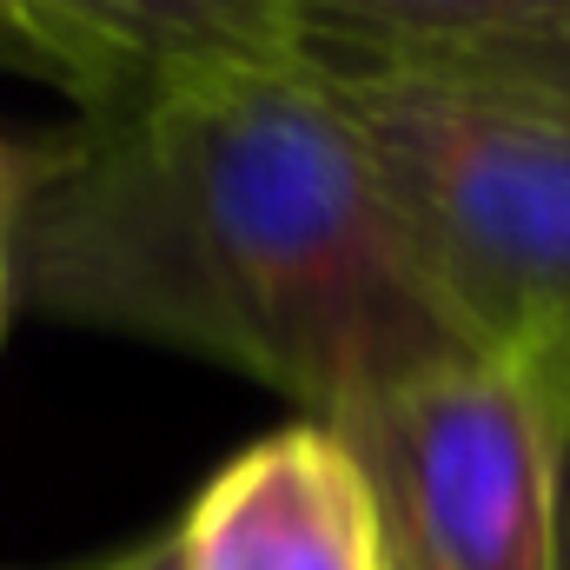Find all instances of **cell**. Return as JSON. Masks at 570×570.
<instances>
[{"label": "cell", "mask_w": 570, "mask_h": 570, "mask_svg": "<svg viewBox=\"0 0 570 570\" xmlns=\"http://www.w3.org/2000/svg\"><path fill=\"white\" fill-rule=\"evenodd\" d=\"M80 570H186V564H179V544H173V531H166V538H146L134 551L94 558V564H80Z\"/></svg>", "instance_id": "9c48e42d"}, {"label": "cell", "mask_w": 570, "mask_h": 570, "mask_svg": "<svg viewBox=\"0 0 570 570\" xmlns=\"http://www.w3.org/2000/svg\"><path fill=\"white\" fill-rule=\"evenodd\" d=\"M40 60L87 114L153 80L298 60L292 0H27Z\"/></svg>", "instance_id": "5b68a950"}, {"label": "cell", "mask_w": 570, "mask_h": 570, "mask_svg": "<svg viewBox=\"0 0 570 570\" xmlns=\"http://www.w3.org/2000/svg\"><path fill=\"white\" fill-rule=\"evenodd\" d=\"M484 345L570 332V114L425 67L318 73Z\"/></svg>", "instance_id": "7a4b0ae2"}, {"label": "cell", "mask_w": 570, "mask_h": 570, "mask_svg": "<svg viewBox=\"0 0 570 570\" xmlns=\"http://www.w3.org/2000/svg\"><path fill=\"white\" fill-rule=\"evenodd\" d=\"M7 305H13V285H7V259H0V325H7Z\"/></svg>", "instance_id": "7c38bea8"}, {"label": "cell", "mask_w": 570, "mask_h": 570, "mask_svg": "<svg viewBox=\"0 0 570 570\" xmlns=\"http://www.w3.org/2000/svg\"><path fill=\"white\" fill-rule=\"evenodd\" d=\"M558 358H564V379H570V332L558 338Z\"/></svg>", "instance_id": "4fadbf2b"}, {"label": "cell", "mask_w": 570, "mask_h": 570, "mask_svg": "<svg viewBox=\"0 0 570 570\" xmlns=\"http://www.w3.org/2000/svg\"><path fill=\"white\" fill-rule=\"evenodd\" d=\"M332 431L372 484L385 570H558L570 438L558 345L458 358Z\"/></svg>", "instance_id": "3957f363"}, {"label": "cell", "mask_w": 570, "mask_h": 570, "mask_svg": "<svg viewBox=\"0 0 570 570\" xmlns=\"http://www.w3.org/2000/svg\"><path fill=\"white\" fill-rule=\"evenodd\" d=\"M0 53L20 60L27 73H47V60H40V27H33V13H27V0H0Z\"/></svg>", "instance_id": "ba28073f"}, {"label": "cell", "mask_w": 570, "mask_h": 570, "mask_svg": "<svg viewBox=\"0 0 570 570\" xmlns=\"http://www.w3.org/2000/svg\"><path fill=\"white\" fill-rule=\"evenodd\" d=\"M425 73H431V67H425ZM451 73H471V80H491V87L531 94V100H544V107L570 114V40H564V47L504 53V60H478V67H451Z\"/></svg>", "instance_id": "52a82bcc"}, {"label": "cell", "mask_w": 570, "mask_h": 570, "mask_svg": "<svg viewBox=\"0 0 570 570\" xmlns=\"http://www.w3.org/2000/svg\"><path fill=\"white\" fill-rule=\"evenodd\" d=\"M13 173H20V153L0 146V259H7V219H13Z\"/></svg>", "instance_id": "30bf717a"}, {"label": "cell", "mask_w": 570, "mask_h": 570, "mask_svg": "<svg viewBox=\"0 0 570 570\" xmlns=\"http://www.w3.org/2000/svg\"><path fill=\"white\" fill-rule=\"evenodd\" d=\"M298 60L312 73L478 67L570 40V0H292Z\"/></svg>", "instance_id": "8992f818"}, {"label": "cell", "mask_w": 570, "mask_h": 570, "mask_svg": "<svg viewBox=\"0 0 570 570\" xmlns=\"http://www.w3.org/2000/svg\"><path fill=\"white\" fill-rule=\"evenodd\" d=\"M186 570H385L372 484L325 419L266 431L173 524Z\"/></svg>", "instance_id": "277c9868"}, {"label": "cell", "mask_w": 570, "mask_h": 570, "mask_svg": "<svg viewBox=\"0 0 570 570\" xmlns=\"http://www.w3.org/2000/svg\"><path fill=\"white\" fill-rule=\"evenodd\" d=\"M558 570H570V438H564V524H558Z\"/></svg>", "instance_id": "8fae6325"}, {"label": "cell", "mask_w": 570, "mask_h": 570, "mask_svg": "<svg viewBox=\"0 0 570 570\" xmlns=\"http://www.w3.org/2000/svg\"><path fill=\"white\" fill-rule=\"evenodd\" d=\"M7 285L33 318L213 358L325 425L498 352L305 60L153 80L20 153Z\"/></svg>", "instance_id": "6da1fadb"}]
</instances>
